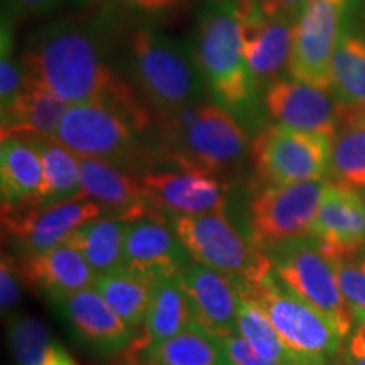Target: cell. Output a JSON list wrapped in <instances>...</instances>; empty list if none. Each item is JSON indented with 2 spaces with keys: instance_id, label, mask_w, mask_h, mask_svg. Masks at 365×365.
<instances>
[{
  "instance_id": "cell-42",
  "label": "cell",
  "mask_w": 365,
  "mask_h": 365,
  "mask_svg": "<svg viewBox=\"0 0 365 365\" xmlns=\"http://www.w3.org/2000/svg\"><path fill=\"white\" fill-rule=\"evenodd\" d=\"M340 117H341V124H352V122H357V124H365V105L362 107H354V108H346L340 105Z\"/></svg>"
},
{
  "instance_id": "cell-20",
  "label": "cell",
  "mask_w": 365,
  "mask_h": 365,
  "mask_svg": "<svg viewBox=\"0 0 365 365\" xmlns=\"http://www.w3.org/2000/svg\"><path fill=\"white\" fill-rule=\"evenodd\" d=\"M21 279L54 304L93 287L97 272L75 247L61 244L44 252L26 255L19 262Z\"/></svg>"
},
{
  "instance_id": "cell-38",
  "label": "cell",
  "mask_w": 365,
  "mask_h": 365,
  "mask_svg": "<svg viewBox=\"0 0 365 365\" xmlns=\"http://www.w3.org/2000/svg\"><path fill=\"white\" fill-rule=\"evenodd\" d=\"M308 0H261V6L266 12L284 16L291 21H298L301 11Z\"/></svg>"
},
{
  "instance_id": "cell-44",
  "label": "cell",
  "mask_w": 365,
  "mask_h": 365,
  "mask_svg": "<svg viewBox=\"0 0 365 365\" xmlns=\"http://www.w3.org/2000/svg\"><path fill=\"white\" fill-rule=\"evenodd\" d=\"M230 2H234V4H240V2H245V0H230ZM255 2H261V0H255Z\"/></svg>"
},
{
  "instance_id": "cell-13",
  "label": "cell",
  "mask_w": 365,
  "mask_h": 365,
  "mask_svg": "<svg viewBox=\"0 0 365 365\" xmlns=\"http://www.w3.org/2000/svg\"><path fill=\"white\" fill-rule=\"evenodd\" d=\"M97 218H105V210L81 196L46 208L2 212V227L4 234L19 249L21 257H26L65 244L76 228Z\"/></svg>"
},
{
  "instance_id": "cell-39",
  "label": "cell",
  "mask_w": 365,
  "mask_h": 365,
  "mask_svg": "<svg viewBox=\"0 0 365 365\" xmlns=\"http://www.w3.org/2000/svg\"><path fill=\"white\" fill-rule=\"evenodd\" d=\"M345 359L350 365H365V322L359 323L357 330L350 336Z\"/></svg>"
},
{
  "instance_id": "cell-3",
  "label": "cell",
  "mask_w": 365,
  "mask_h": 365,
  "mask_svg": "<svg viewBox=\"0 0 365 365\" xmlns=\"http://www.w3.org/2000/svg\"><path fill=\"white\" fill-rule=\"evenodd\" d=\"M191 49L213 100L232 113L249 110L257 86L245 59L237 4L208 0L198 16Z\"/></svg>"
},
{
  "instance_id": "cell-21",
  "label": "cell",
  "mask_w": 365,
  "mask_h": 365,
  "mask_svg": "<svg viewBox=\"0 0 365 365\" xmlns=\"http://www.w3.org/2000/svg\"><path fill=\"white\" fill-rule=\"evenodd\" d=\"M75 335L100 355H115L132 345V330L93 287L58 304Z\"/></svg>"
},
{
  "instance_id": "cell-6",
  "label": "cell",
  "mask_w": 365,
  "mask_h": 365,
  "mask_svg": "<svg viewBox=\"0 0 365 365\" xmlns=\"http://www.w3.org/2000/svg\"><path fill=\"white\" fill-rule=\"evenodd\" d=\"M132 78L158 113L203 102L207 85L188 44L149 27H139L129 38Z\"/></svg>"
},
{
  "instance_id": "cell-28",
  "label": "cell",
  "mask_w": 365,
  "mask_h": 365,
  "mask_svg": "<svg viewBox=\"0 0 365 365\" xmlns=\"http://www.w3.org/2000/svg\"><path fill=\"white\" fill-rule=\"evenodd\" d=\"M193 322L188 298L178 276L154 281L144 322V339L148 340V345L171 339L190 328Z\"/></svg>"
},
{
  "instance_id": "cell-19",
  "label": "cell",
  "mask_w": 365,
  "mask_h": 365,
  "mask_svg": "<svg viewBox=\"0 0 365 365\" xmlns=\"http://www.w3.org/2000/svg\"><path fill=\"white\" fill-rule=\"evenodd\" d=\"M80 175L83 196L105 210V218L125 222L143 217L161 218L154 212L139 176L91 158H80Z\"/></svg>"
},
{
  "instance_id": "cell-34",
  "label": "cell",
  "mask_w": 365,
  "mask_h": 365,
  "mask_svg": "<svg viewBox=\"0 0 365 365\" xmlns=\"http://www.w3.org/2000/svg\"><path fill=\"white\" fill-rule=\"evenodd\" d=\"M24 88V68L21 58L14 56L12 22L4 21L2 56H0V108L7 107Z\"/></svg>"
},
{
  "instance_id": "cell-46",
  "label": "cell",
  "mask_w": 365,
  "mask_h": 365,
  "mask_svg": "<svg viewBox=\"0 0 365 365\" xmlns=\"http://www.w3.org/2000/svg\"><path fill=\"white\" fill-rule=\"evenodd\" d=\"M364 205H365V193H364Z\"/></svg>"
},
{
  "instance_id": "cell-33",
  "label": "cell",
  "mask_w": 365,
  "mask_h": 365,
  "mask_svg": "<svg viewBox=\"0 0 365 365\" xmlns=\"http://www.w3.org/2000/svg\"><path fill=\"white\" fill-rule=\"evenodd\" d=\"M336 279L344 299L357 323L365 322V254L335 264Z\"/></svg>"
},
{
  "instance_id": "cell-29",
  "label": "cell",
  "mask_w": 365,
  "mask_h": 365,
  "mask_svg": "<svg viewBox=\"0 0 365 365\" xmlns=\"http://www.w3.org/2000/svg\"><path fill=\"white\" fill-rule=\"evenodd\" d=\"M150 282L127 272L98 274L93 282V289L132 331H139L140 325H144L150 301Z\"/></svg>"
},
{
  "instance_id": "cell-24",
  "label": "cell",
  "mask_w": 365,
  "mask_h": 365,
  "mask_svg": "<svg viewBox=\"0 0 365 365\" xmlns=\"http://www.w3.org/2000/svg\"><path fill=\"white\" fill-rule=\"evenodd\" d=\"M330 88L341 107L365 105V27L355 24L350 14L331 59Z\"/></svg>"
},
{
  "instance_id": "cell-1",
  "label": "cell",
  "mask_w": 365,
  "mask_h": 365,
  "mask_svg": "<svg viewBox=\"0 0 365 365\" xmlns=\"http://www.w3.org/2000/svg\"><path fill=\"white\" fill-rule=\"evenodd\" d=\"M19 58L24 83L43 86L68 105L108 103L125 112L143 132L154 122L107 61L97 31L85 22L61 19L41 27Z\"/></svg>"
},
{
  "instance_id": "cell-17",
  "label": "cell",
  "mask_w": 365,
  "mask_h": 365,
  "mask_svg": "<svg viewBox=\"0 0 365 365\" xmlns=\"http://www.w3.org/2000/svg\"><path fill=\"white\" fill-rule=\"evenodd\" d=\"M145 193L159 217H195L223 212L227 186L208 175L188 171H149L140 175Z\"/></svg>"
},
{
  "instance_id": "cell-23",
  "label": "cell",
  "mask_w": 365,
  "mask_h": 365,
  "mask_svg": "<svg viewBox=\"0 0 365 365\" xmlns=\"http://www.w3.org/2000/svg\"><path fill=\"white\" fill-rule=\"evenodd\" d=\"M43 186V161L31 140L6 137L0 145L2 212L33 208Z\"/></svg>"
},
{
  "instance_id": "cell-26",
  "label": "cell",
  "mask_w": 365,
  "mask_h": 365,
  "mask_svg": "<svg viewBox=\"0 0 365 365\" xmlns=\"http://www.w3.org/2000/svg\"><path fill=\"white\" fill-rule=\"evenodd\" d=\"M143 359L161 365H232L220 339L195 322L171 339L149 344Z\"/></svg>"
},
{
  "instance_id": "cell-5",
  "label": "cell",
  "mask_w": 365,
  "mask_h": 365,
  "mask_svg": "<svg viewBox=\"0 0 365 365\" xmlns=\"http://www.w3.org/2000/svg\"><path fill=\"white\" fill-rule=\"evenodd\" d=\"M53 139L78 158L107 161L137 176L163 163L130 117L108 103L70 105Z\"/></svg>"
},
{
  "instance_id": "cell-37",
  "label": "cell",
  "mask_w": 365,
  "mask_h": 365,
  "mask_svg": "<svg viewBox=\"0 0 365 365\" xmlns=\"http://www.w3.org/2000/svg\"><path fill=\"white\" fill-rule=\"evenodd\" d=\"M61 6V0H4V17L9 22L14 19L43 16Z\"/></svg>"
},
{
  "instance_id": "cell-9",
  "label": "cell",
  "mask_w": 365,
  "mask_h": 365,
  "mask_svg": "<svg viewBox=\"0 0 365 365\" xmlns=\"http://www.w3.org/2000/svg\"><path fill=\"white\" fill-rule=\"evenodd\" d=\"M331 139L272 124L250 140V163L266 186L325 180Z\"/></svg>"
},
{
  "instance_id": "cell-14",
  "label": "cell",
  "mask_w": 365,
  "mask_h": 365,
  "mask_svg": "<svg viewBox=\"0 0 365 365\" xmlns=\"http://www.w3.org/2000/svg\"><path fill=\"white\" fill-rule=\"evenodd\" d=\"M264 107L276 124L331 139L340 129V103L331 90L293 76L274 81L264 93Z\"/></svg>"
},
{
  "instance_id": "cell-45",
  "label": "cell",
  "mask_w": 365,
  "mask_h": 365,
  "mask_svg": "<svg viewBox=\"0 0 365 365\" xmlns=\"http://www.w3.org/2000/svg\"><path fill=\"white\" fill-rule=\"evenodd\" d=\"M341 365H350V362H349V360H346V359H345V355H344V359H341Z\"/></svg>"
},
{
  "instance_id": "cell-36",
  "label": "cell",
  "mask_w": 365,
  "mask_h": 365,
  "mask_svg": "<svg viewBox=\"0 0 365 365\" xmlns=\"http://www.w3.org/2000/svg\"><path fill=\"white\" fill-rule=\"evenodd\" d=\"M220 341L223 349H225L228 359H230L232 365H279L261 357V355L255 352L252 346L247 344V340H245L240 333H235V335L230 336H223Z\"/></svg>"
},
{
  "instance_id": "cell-40",
  "label": "cell",
  "mask_w": 365,
  "mask_h": 365,
  "mask_svg": "<svg viewBox=\"0 0 365 365\" xmlns=\"http://www.w3.org/2000/svg\"><path fill=\"white\" fill-rule=\"evenodd\" d=\"M125 2L140 12L161 14L175 9L180 4V0H125Z\"/></svg>"
},
{
  "instance_id": "cell-8",
  "label": "cell",
  "mask_w": 365,
  "mask_h": 365,
  "mask_svg": "<svg viewBox=\"0 0 365 365\" xmlns=\"http://www.w3.org/2000/svg\"><path fill=\"white\" fill-rule=\"evenodd\" d=\"M173 230L195 262L225 274L235 284L254 279L272 266L264 250L232 227L225 212L176 217Z\"/></svg>"
},
{
  "instance_id": "cell-12",
  "label": "cell",
  "mask_w": 365,
  "mask_h": 365,
  "mask_svg": "<svg viewBox=\"0 0 365 365\" xmlns=\"http://www.w3.org/2000/svg\"><path fill=\"white\" fill-rule=\"evenodd\" d=\"M237 11L250 75L257 90L267 88L289 71L296 21L266 12L255 0L237 4Z\"/></svg>"
},
{
  "instance_id": "cell-43",
  "label": "cell",
  "mask_w": 365,
  "mask_h": 365,
  "mask_svg": "<svg viewBox=\"0 0 365 365\" xmlns=\"http://www.w3.org/2000/svg\"><path fill=\"white\" fill-rule=\"evenodd\" d=\"M140 365H161V364H156V362H149V360H144L143 359V364Z\"/></svg>"
},
{
  "instance_id": "cell-2",
  "label": "cell",
  "mask_w": 365,
  "mask_h": 365,
  "mask_svg": "<svg viewBox=\"0 0 365 365\" xmlns=\"http://www.w3.org/2000/svg\"><path fill=\"white\" fill-rule=\"evenodd\" d=\"M156 143L163 163L180 171L223 181L250 156L247 134L217 102H198L170 113H156Z\"/></svg>"
},
{
  "instance_id": "cell-18",
  "label": "cell",
  "mask_w": 365,
  "mask_h": 365,
  "mask_svg": "<svg viewBox=\"0 0 365 365\" xmlns=\"http://www.w3.org/2000/svg\"><path fill=\"white\" fill-rule=\"evenodd\" d=\"M178 279L188 298L196 325L217 339L239 333L237 312L240 294L230 277L193 261Z\"/></svg>"
},
{
  "instance_id": "cell-7",
  "label": "cell",
  "mask_w": 365,
  "mask_h": 365,
  "mask_svg": "<svg viewBox=\"0 0 365 365\" xmlns=\"http://www.w3.org/2000/svg\"><path fill=\"white\" fill-rule=\"evenodd\" d=\"M274 271L299 298L325 314L340 335L349 336L354 314L341 294L336 269L318 249L312 235L282 242L266 250Z\"/></svg>"
},
{
  "instance_id": "cell-31",
  "label": "cell",
  "mask_w": 365,
  "mask_h": 365,
  "mask_svg": "<svg viewBox=\"0 0 365 365\" xmlns=\"http://www.w3.org/2000/svg\"><path fill=\"white\" fill-rule=\"evenodd\" d=\"M237 322H239L240 335L261 357L279 365H298L262 309L242 296L239 299Z\"/></svg>"
},
{
  "instance_id": "cell-15",
  "label": "cell",
  "mask_w": 365,
  "mask_h": 365,
  "mask_svg": "<svg viewBox=\"0 0 365 365\" xmlns=\"http://www.w3.org/2000/svg\"><path fill=\"white\" fill-rule=\"evenodd\" d=\"M309 235L333 266L365 254V205L360 191L327 180Z\"/></svg>"
},
{
  "instance_id": "cell-25",
  "label": "cell",
  "mask_w": 365,
  "mask_h": 365,
  "mask_svg": "<svg viewBox=\"0 0 365 365\" xmlns=\"http://www.w3.org/2000/svg\"><path fill=\"white\" fill-rule=\"evenodd\" d=\"M43 161V186L33 208H46L81 198L80 158L54 139L31 140Z\"/></svg>"
},
{
  "instance_id": "cell-16",
  "label": "cell",
  "mask_w": 365,
  "mask_h": 365,
  "mask_svg": "<svg viewBox=\"0 0 365 365\" xmlns=\"http://www.w3.org/2000/svg\"><path fill=\"white\" fill-rule=\"evenodd\" d=\"M191 255L163 218L143 217L127 223L122 271L153 284L185 271Z\"/></svg>"
},
{
  "instance_id": "cell-11",
  "label": "cell",
  "mask_w": 365,
  "mask_h": 365,
  "mask_svg": "<svg viewBox=\"0 0 365 365\" xmlns=\"http://www.w3.org/2000/svg\"><path fill=\"white\" fill-rule=\"evenodd\" d=\"M350 2L308 0L294 26V48L287 75L331 90V59L344 33Z\"/></svg>"
},
{
  "instance_id": "cell-41",
  "label": "cell",
  "mask_w": 365,
  "mask_h": 365,
  "mask_svg": "<svg viewBox=\"0 0 365 365\" xmlns=\"http://www.w3.org/2000/svg\"><path fill=\"white\" fill-rule=\"evenodd\" d=\"M41 365H76V364L75 360L71 359V355L68 354L63 346H59L58 344H53L48 355H46L44 362Z\"/></svg>"
},
{
  "instance_id": "cell-4",
  "label": "cell",
  "mask_w": 365,
  "mask_h": 365,
  "mask_svg": "<svg viewBox=\"0 0 365 365\" xmlns=\"http://www.w3.org/2000/svg\"><path fill=\"white\" fill-rule=\"evenodd\" d=\"M235 286L242 298L262 309L298 365H327L339 357L344 341L340 331L325 314L289 289L272 266Z\"/></svg>"
},
{
  "instance_id": "cell-35",
  "label": "cell",
  "mask_w": 365,
  "mask_h": 365,
  "mask_svg": "<svg viewBox=\"0 0 365 365\" xmlns=\"http://www.w3.org/2000/svg\"><path fill=\"white\" fill-rule=\"evenodd\" d=\"M19 264L11 255H4L0 264V303L4 313H12L21 299Z\"/></svg>"
},
{
  "instance_id": "cell-30",
  "label": "cell",
  "mask_w": 365,
  "mask_h": 365,
  "mask_svg": "<svg viewBox=\"0 0 365 365\" xmlns=\"http://www.w3.org/2000/svg\"><path fill=\"white\" fill-rule=\"evenodd\" d=\"M327 180L365 191V124H341L331 137Z\"/></svg>"
},
{
  "instance_id": "cell-10",
  "label": "cell",
  "mask_w": 365,
  "mask_h": 365,
  "mask_svg": "<svg viewBox=\"0 0 365 365\" xmlns=\"http://www.w3.org/2000/svg\"><path fill=\"white\" fill-rule=\"evenodd\" d=\"M325 186L327 180L264 186L249 205L250 242L266 252L312 234Z\"/></svg>"
},
{
  "instance_id": "cell-27",
  "label": "cell",
  "mask_w": 365,
  "mask_h": 365,
  "mask_svg": "<svg viewBox=\"0 0 365 365\" xmlns=\"http://www.w3.org/2000/svg\"><path fill=\"white\" fill-rule=\"evenodd\" d=\"M125 220L117 218H97L68 237L66 244L75 247L98 274L122 271L124 262V240L127 230Z\"/></svg>"
},
{
  "instance_id": "cell-32",
  "label": "cell",
  "mask_w": 365,
  "mask_h": 365,
  "mask_svg": "<svg viewBox=\"0 0 365 365\" xmlns=\"http://www.w3.org/2000/svg\"><path fill=\"white\" fill-rule=\"evenodd\" d=\"M7 336L17 365H41L53 345L44 323L27 314H12L9 318Z\"/></svg>"
},
{
  "instance_id": "cell-22",
  "label": "cell",
  "mask_w": 365,
  "mask_h": 365,
  "mask_svg": "<svg viewBox=\"0 0 365 365\" xmlns=\"http://www.w3.org/2000/svg\"><path fill=\"white\" fill-rule=\"evenodd\" d=\"M65 100L43 86L24 83V88L7 107L0 108L2 139L19 137L24 140L53 139L68 110Z\"/></svg>"
}]
</instances>
